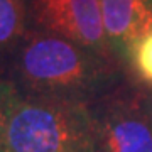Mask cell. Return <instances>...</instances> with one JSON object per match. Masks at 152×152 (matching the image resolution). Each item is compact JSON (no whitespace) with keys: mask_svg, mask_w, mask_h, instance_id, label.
Masks as SVG:
<instances>
[{"mask_svg":"<svg viewBox=\"0 0 152 152\" xmlns=\"http://www.w3.org/2000/svg\"><path fill=\"white\" fill-rule=\"evenodd\" d=\"M19 95L91 103L122 83L120 63L31 29L4 68Z\"/></svg>","mask_w":152,"mask_h":152,"instance_id":"obj_1","label":"cell"},{"mask_svg":"<svg viewBox=\"0 0 152 152\" xmlns=\"http://www.w3.org/2000/svg\"><path fill=\"white\" fill-rule=\"evenodd\" d=\"M5 152H95L90 103L19 95L7 124Z\"/></svg>","mask_w":152,"mask_h":152,"instance_id":"obj_2","label":"cell"},{"mask_svg":"<svg viewBox=\"0 0 152 152\" xmlns=\"http://www.w3.org/2000/svg\"><path fill=\"white\" fill-rule=\"evenodd\" d=\"M90 110L95 152H152V107L135 88L120 83Z\"/></svg>","mask_w":152,"mask_h":152,"instance_id":"obj_3","label":"cell"},{"mask_svg":"<svg viewBox=\"0 0 152 152\" xmlns=\"http://www.w3.org/2000/svg\"><path fill=\"white\" fill-rule=\"evenodd\" d=\"M31 29L54 34L115 59L107 39L100 0H29Z\"/></svg>","mask_w":152,"mask_h":152,"instance_id":"obj_4","label":"cell"},{"mask_svg":"<svg viewBox=\"0 0 152 152\" xmlns=\"http://www.w3.org/2000/svg\"><path fill=\"white\" fill-rule=\"evenodd\" d=\"M100 9L115 58L130 59L134 48L152 32V0H100Z\"/></svg>","mask_w":152,"mask_h":152,"instance_id":"obj_5","label":"cell"},{"mask_svg":"<svg viewBox=\"0 0 152 152\" xmlns=\"http://www.w3.org/2000/svg\"><path fill=\"white\" fill-rule=\"evenodd\" d=\"M31 31L29 0H0V71Z\"/></svg>","mask_w":152,"mask_h":152,"instance_id":"obj_6","label":"cell"},{"mask_svg":"<svg viewBox=\"0 0 152 152\" xmlns=\"http://www.w3.org/2000/svg\"><path fill=\"white\" fill-rule=\"evenodd\" d=\"M17 96H19L17 90L0 71V152H5L7 124H9V117H10L12 107L15 103Z\"/></svg>","mask_w":152,"mask_h":152,"instance_id":"obj_7","label":"cell"},{"mask_svg":"<svg viewBox=\"0 0 152 152\" xmlns=\"http://www.w3.org/2000/svg\"><path fill=\"white\" fill-rule=\"evenodd\" d=\"M130 61L142 80L152 83V32H149L134 48Z\"/></svg>","mask_w":152,"mask_h":152,"instance_id":"obj_8","label":"cell"}]
</instances>
